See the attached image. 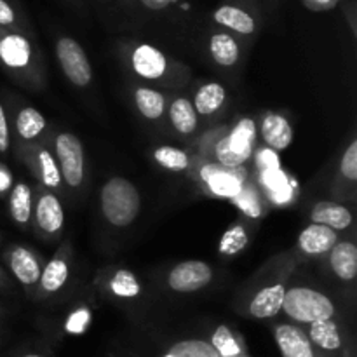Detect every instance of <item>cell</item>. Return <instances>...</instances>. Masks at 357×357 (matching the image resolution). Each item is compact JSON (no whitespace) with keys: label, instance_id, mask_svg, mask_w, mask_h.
Segmentation results:
<instances>
[{"label":"cell","instance_id":"obj_1","mask_svg":"<svg viewBox=\"0 0 357 357\" xmlns=\"http://www.w3.org/2000/svg\"><path fill=\"white\" fill-rule=\"evenodd\" d=\"M101 213L114 227H128L138 218L142 199L139 192L129 180L115 176L101 188Z\"/></svg>","mask_w":357,"mask_h":357},{"label":"cell","instance_id":"obj_2","mask_svg":"<svg viewBox=\"0 0 357 357\" xmlns=\"http://www.w3.org/2000/svg\"><path fill=\"white\" fill-rule=\"evenodd\" d=\"M282 312L296 324H312L316 321L333 319L335 303L319 289L293 286L286 289Z\"/></svg>","mask_w":357,"mask_h":357},{"label":"cell","instance_id":"obj_3","mask_svg":"<svg viewBox=\"0 0 357 357\" xmlns=\"http://www.w3.org/2000/svg\"><path fill=\"white\" fill-rule=\"evenodd\" d=\"M257 142V124L253 119H241L236 128L220 139L215 146V155L220 166L229 169H239L253 155Z\"/></svg>","mask_w":357,"mask_h":357},{"label":"cell","instance_id":"obj_4","mask_svg":"<svg viewBox=\"0 0 357 357\" xmlns=\"http://www.w3.org/2000/svg\"><path fill=\"white\" fill-rule=\"evenodd\" d=\"M56 157L61 178L72 188H79L84 181V149L80 139L72 132H61L56 138Z\"/></svg>","mask_w":357,"mask_h":357},{"label":"cell","instance_id":"obj_5","mask_svg":"<svg viewBox=\"0 0 357 357\" xmlns=\"http://www.w3.org/2000/svg\"><path fill=\"white\" fill-rule=\"evenodd\" d=\"M56 56L63 73L68 77L73 86L84 87L93 79V70L87 59L86 51L77 40L70 37H61L56 44Z\"/></svg>","mask_w":357,"mask_h":357},{"label":"cell","instance_id":"obj_6","mask_svg":"<svg viewBox=\"0 0 357 357\" xmlns=\"http://www.w3.org/2000/svg\"><path fill=\"white\" fill-rule=\"evenodd\" d=\"M213 281V268L206 261L187 260L178 264L167 275V284L173 291L194 293Z\"/></svg>","mask_w":357,"mask_h":357},{"label":"cell","instance_id":"obj_7","mask_svg":"<svg viewBox=\"0 0 357 357\" xmlns=\"http://www.w3.org/2000/svg\"><path fill=\"white\" fill-rule=\"evenodd\" d=\"M202 180L209 190L218 197L234 199L244 187V173L239 169H229L220 164H209L202 169Z\"/></svg>","mask_w":357,"mask_h":357},{"label":"cell","instance_id":"obj_8","mask_svg":"<svg viewBox=\"0 0 357 357\" xmlns=\"http://www.w3.org/2000/svg\"><path fill=\"white\" fill-rule=\"evenodd\" d=\"M274 338L282 357H319L305 331L296 324H278Z\"/></svg>","mask_w":357,"mask_h":357},{"label":"cell","instance_id":"obj_9","mask_svg":"<svg viewBox=\"0 0 357 357\" xmlns=\"http://www.w3.org/2000/svg\"><path fill=\"white\" fill-rule=\"evenodd\" d=\"M132 70L146 80H155L166 73L167 58L160 49L150 44H139L131 54Z\"/></svg>","mask_w":357,"mask_h":357},{"label":"cell","instance_id":"obj_10","mask_svg":"<svg viewBox=\"0 0 357 357\" xmlns=\"http://www.w3.org/2000/svg\"><path fill=\"white\" fill-rule=\"evenodd\" d=\"M31 59V45L28 38L13 31H0V61L7 68H26Z\"/></svg>","mask_w":357,"mask_h":357},{"label":"cell","instance_id":"obj_11","mask_svg":"<svg viewBox=\"0 0 357 357\" xmlns=\"http://www.w3.org/2000/svg\"><path fill=\"white\" fill-rule=\"evenodd\" d=\"M265 145L274 152H282L293 143V129L288 119L281 114H267L260 126Z\"/></svg>","mask_w":357,"mask_h":357},{"label":"cell","instance_id":"obj_12","mask_svg":"<svg viewBox=\"0 0 357 357\" xmlns=\"http://www.w3.org/2000/svg\"><path fill=\"white\" fill-rule=\"evenodd\" d=\"M305 333L314 349L317 352H323V354H338L344 347L340 330L333 319L316 321V323L309 324V330Z\"/></svg>","mask_w":357,"mask_h":357},{"label":"cell","instance_id":"obj_13","mask_svg":"<svg viewBox=\"0 0 357 357\" xmlns=\"http://www.w3.org/2000/svg\"><path fill=\"white\" fill-rule=\"evenodd\" d=\"M338 243V232H335L330 227L319 225V223H310L307 229H303L298 236V248L305 255H324L333 250Z\"/></svg>","mask_w":357,"mask_h":357},{"label":"cell","instance_id":"obj_14","mask_svg":"<svg viewBox=\"0 0 357 357\" xmlns=\"http://www.w3.org/2000/svg\"><path fill=\"white\" fill-rule=\"evenodd\" d=\"M9 260V268L16 281L23 286H33L37 284L40 279V264H38L37 257L31 253L26 248H14L7 257Z\"/></svg>","mask_w":357,"mask_h":357},{"label":"cell","instance_id":"obj_15","mask_svg":"<svg viewBox=\"0 0 357 357\" xmlns=\"http://www.w3.org/2000/svg\"><path fill=\"white\" fill-rule=\"evenodd\" d=\"M286 288L282 284H272L261 288L250 302V314L255 319H271L282 309Z\"/></svg>","mask_w":357,"mask_h":357},{"label":"cell","instance_id":"obj_16","mask_svg":"<svg viewBox=\"0 0 357 357\" xmlns=\"http://www.w3.org/2000/svg\"><path fill=\"white\" fill-rule=\"evenodd\" d=\"M310 220H312V223L330 227L335 232H338V230L349 229L354 222V216H352L351 209L345 208L344 204L323 201L314 206L312 211H310Z\"/></svg>","mask_w":357,"mask_h":357},{"label":"cell","instance_id":"obj_17","mask_svg":"<svg viewBox=\"0 0 357 357\" xmlns=\"http://www.w3.org/2000/svg\"><path fill=\"white\" fill-rule=\"evenodd\" d=\"M37 225L45 234H58L65 225V211L54 194H44L37 202V211H35Z\"/></svg>","mask_w":357,"mask_h":357},{"label":"cell","instance_id":"obj_18","mask_svg":"<svg viewBox=\"0 0 357 357\" xmlns=\"http://www.w3.org/2000/svg\"><path fill=\"white\" fill-rule=\"evenodd\" d=\"M330 267L342 281H352L357 274V246L351 241L337 243L330 253Z\"/></svg>","mask_w":357,"mask_h":357},{"label":"cell","instance_id":"obj_19","mask_svg":"<svg viewBox=\"0 0 357 357\" xmlns=\"http://www.w3.org/2000/svg\"><path fill=\"white\" fill-rule=\"evenodd\" d=\"M213 17H215L216 23L236 31V33L251 35L257 30V21H255V17L248 10L241 9L237 6H230V3L218 7L215 10V14H213Z\"/></svg>","mask_w":357,"mask_h":357},{"label":"cell","instance_id":"obj_20","mask_svg":"<svg viewBox=\"0 0 357 357\" xmlns=\"http://www.w3.org/2000/svg\"><path fill=\"white\" fill-rule=\"evenodd\" d=\"M209 52H211L215 63H218L220 66H225V68L236 65L241 54L237 40L225 31H218V33L213 35L211 40H209Z\"/></svg>","mask_w":357,"mask_h":357},{"label":"cell","instance_id":"obj_21","mask_svg":"<svg viewBox=\"0 0 357 357\" xmlns=\"http://www.w3.org/2000/svg\"><path fill=\"white\" fill-rule=\"evenodd\" d=\"M225 98L227 93L222 84L208 82L197 91L192 105H194L197 115H213L222 108V105L225 103Z\"/></svg>","mask_w":357,"mask_h":357},{"label":"cell","instance_id":"obj_22","mask_svg":"<svg viewBox=\"0 0 357 357\" xmlns=\"http://www.w3.org/2000/svg\"><path fill=\"white\" fill-rule=\"evenodd\" d=\"M169 119L173 128L181 135H192L197 129V112L187 98H176L169 107Z\"/></svg>","mask_w":357,"mask_h":357},{"label":"cell","instance_id":"obj_23","mask_svg":"<svg viewBox=\"0 0 357 357\" xmlns=\"http://www.w3.org/2000/svg\"><path fill=\"white\" fill-rule=\"evenodd\" d=\"M9 213L17 225H26L31 218V190L26 183L20 181L10 188Z\"/></svg>","mask_w":357,"mask_h":357},{"label":"cell","instance_id":"obj_24","mask_svg":"<svg viewBox=\"0 0 357 357\" xmlns=\"http://www.w3.org/2000/svg\"><path fill=\"white\" fill-rule=\"evenodd\" d=\"M136 107H138L139 114L149 121H157L166 112V100L162 94L150 87H138L135 93Z\"/></svg>","mask_w":357,"mask_h":357},{"label":"cell","instance_id":"obj_25","mask_svg":"<svg viewBox=\"0 0 357 357\" xmlns=\"http://www.w3.org/2000/svg\"><path fill=\"white\" fill-rule=\"evenodd\" d=\"M45 129V119L35 108H21L16 115V131L21 139H35Z\"/></svg>","mask_w":357,"mask_h":357},{"label":"cell","instance_id":"obj_26","mask_svg":"<svg viewBox=\"0 0 357 357\" xmlns=\"http://www.w3.org/2000/svg\"><path fill=\"white\" fill-rule=\"evenodd\" d=\"M66 281H68V264L61 258H54V260L49 261L44 271L40 272V279H38L42 289L47 293L59 291L66 284Z\"/></svg>","mask_w":357,"mask_h":357},{"label":"cell","instance_id":"obj_27","mask_svg":"<svg viewBox=\"0 0 357 357\" xmlns=\"http://www.w3.org/2000/svg\"><path fill=\"white\" fill-rule=\"evenodd\" d=\"M211 347L215 349L218 357H243L244 349L241 342L237 340L232 330L227 326H218L213 331V337L209 340Z\"/></svg>","mask_w":357,"mask_h":357},{"label":"cell","instance_id":"obj_28","mask_svg":"<svg viewBox=\"0 0 357 357\" xmlns=\"http://www.w3.org/2000/svg\"><path fill=\"white\" fill-rule=\"evenodd\" d=\"M261 183L265 185V188L271 192L272 199L279 204H284L291 199V185H289L288 176L281 169L261 171Z\"/></svg>","mask_w":357,"mask_h":357},{"label":"cell","instance_id":"obj_29","mask_svg":"<svg viewBox=\"0 0 357 357\" xmlns=\"http://www.w3.org/2000/svg\"><path fill=\"white\" fill-rule=\"evenodd\" d=\"M153 157L159 162V166H162L164 169L174 171V173L188 169V166H190V159H188L187 152L176 149V146H159L153 152Z\"/></svg>","mask_w":357,"mask_h":357},{"label":"cell","instance_id":"obj_30","mask_svg":"<svg viewBox=\"0 0 357 357\" xmlns=\"http://www.w3.org/2000/svg\"><path fill=\"white\" fill-rule=\"evenodd\" d=\"M167 352L174 357H218L209 342L197 340V338L176 342V344L171 345Z\"/></svg>","mask_w":357,"mask_h":357},{"label":"cell","instance_id":"obj_31","mask_svg":"<svg viewBox=\"0 0 357 357\" xmlns=\"http://www.w3.org/2000/svg\"><path fill=\"white\" fill-rule=\"evenodd\" d=\"M38 169H40L42 183L49 188H58L61 185V171H59L58 162H56L54 155L47 152L45 149L38 150Z\"/></svg>","mask_w":357,"mask_h":357},{"label":"cell","instance_id":"obj_32","mask_svg":"<svg viewBox=\"0 0 357 357\" xmlns=\"http://www.w3.org/2000/svg\"><path fill=\"white\" fill-rule=\"evenodd\" d=\"M110 288L114 295L121 296V298H132L139 293V284L136 281V275L129 271H119L114 275L110 282Z\"/></svg>","mask_w":357,"mask_h":357},{"label":"cell","instance_id":"obj_33","mask_svg":"<svg viewBox=\"0 0 357 357\" xmlns=\"http://www.w3.org/2000/svg\"><path fill=\"white\" fill-rule=\"evenodd\" d=\"M246 244H248L246 230H244L241 225H236L222 237V243H220V251H222L223 255L239 253V251L243 250Z\"/></svg>","mask_w":357,"mask_h":357},{"label":"cell","instance_id":"obj_34","mask_svg":"<svg viewBox=\"0 0 357 357\" xmlns=\"http://www.w3.org/2000/svg\"><path fill=\"white\" fill-rule=\"evenodd\" d=\"M234 202L239 206L241 211L246 213V215L251 216V218H257V216H260L261 206H260V201H258V195L255 194L253 188L243 187V190H241L239 194L234 197Z\"/></svg>","mask_w":357,"mask_h":357},{"label":"cell","instance_id":"obj_35","mask_svg":"<svg viewBox=\"0 0 357 357\" xmlns=\"http://www.w3.org/2000/svg\"><path fill=\"white\" fill-rule=\"evenodd\" d=\"M340 173L344 174L347 180L351 181L357 180V142L356 139L344 152V157H342L340 160Z\"/></svg>","mask_w":357,"mask_h":357},{"label":"cell","instance_id":"obj_36","mask_svg":"<svg viewBox=\"0 0 357 357\" xmlns=\"http://www.w3.org/2000/svg\"><path fill=\"white\" fill-rule=\"evenodd\" d=\"M257 164L261 171L267 169H281V159L278 152L271 149H260L257 152Z\"/></svg>","mask_w":357,"mask_h":357},{"label":"cell","instance_id":"obj_37","mask_svg":"<svg viewBox=\"0 0 357 357\" xmlns=\"http://www.w3.org/2000/svg\"><path fill=\"white\" fill-rule=\"evenodd\" d=\"M16 24V10L9 0H0V28H10Z\"/></svg>","mask_w":357,"mask_h":357},{"label":"cell","instance_id":"obj_38","mask_svg":"<svg viewBox=\"0 0 357 357\" xmlns=\"http://www.w3.org/2000/svg\"><path fill=\"white\" fill-rule=\"evenodd\" d=\"M9 150V126H7L6 110L0 103V153H6Z\"/></svg>","mask_w":357,"mask_h":357},{"label":"cell","instance_id":"obj_39","mask_svg":"<svg viewBox=\"0 0 357 357\" xmlns=\"http://www.w3.org/2000/svg\"><path fill=\"white\" fill-rule=\"evenodd\" d=\"M87 319H89L87 312L73 314V316L70 317V321H68V330L72 331V333H80V331L84 330V326L87 324Z\"/></svg>","mask_w":357,"mask_h":357},{"label":"cell","instance_id":"obj_40","mask_svg":"<svg viewBox=\"0 0 357 357\" xmlns=\"http://www.w3.org/2000/svg\"><path fill=\"white\" fill-rule=\"evenodd\" d=\"M143 3V7L149 10H164L174 2V0H139Z\"/></svg>","mask_w":357,"mask_h":357},{"label":"cell","instance_id":"obj_41","mask_svg":"<svg viewBox=\"0 0 357 357\" xmlns=\"http://www.w3.org/2000/svg\"><path fill=\"white\" fill-rule=\"evenodd\" d=\"M10 185H13V176L6 167L0 166V194H6Z\"/></svg>","mask_w":357,"mask_h":357},{"label":"cell","instance_id":"obj_42","mask_svg":"<svg viewBox=\"0 0 357 357\" xmlns=\"http://www.w3.org/2000/svg\"><path fill=\"white\" fill-rule=\"evenodd\" d=\"M21 357H44V356L37 354V352H28V354H24V356H21Z\"/></svg>","mask_w":357,"mask_h":357},{"label":"cell","instance_id":"obj_43","mask_svg":"<svg viewBox=\"0 0 357 357\" xmlns=\"http://www.w3.org/2000/svg\"><path fill=\"white\" fill-rule=\"evenodd\" d=\"M162 357H174V356H173V354H169V352H166V354H164Z\"/></svg>","mask_w":357,"mask_h":357},{"label":"cell","instance_id":"obj_44","mask_svg":"<svg viewBox=\"0 0 357 357\" xmlns=\"http://www.w3.org/2000/svg\"><path fill=\"white\" fill-rule=\"evenodd\" d=\"M0 279H2V271H0Z\"/></svg>","mask_w":357,"mask_h":357},{"label":"cell","instance_id":"obj_45","mask_svg":"<svg viewBox=\"0 0 357 357\" xmlns=\"http://www.w3.org/2000/svg\"><path fill=\"white\" fill-rule=\"evenodd\" d=\"M243 357H246V356H243Z\"/></svg>","mask_w":357,"mask_h":357}]
</instances>
